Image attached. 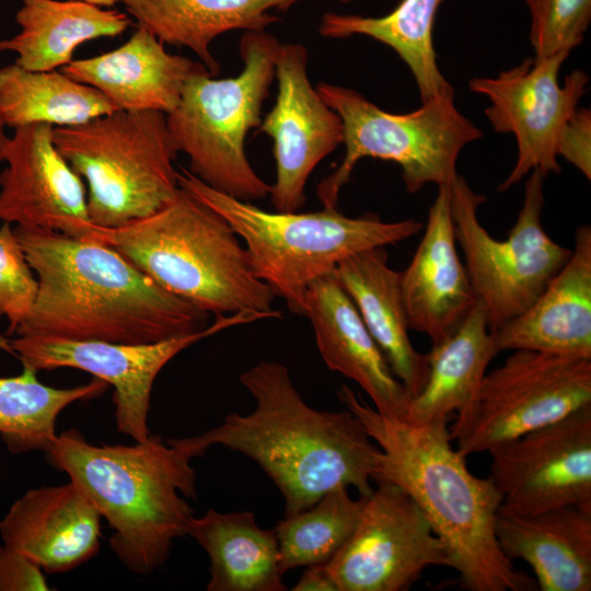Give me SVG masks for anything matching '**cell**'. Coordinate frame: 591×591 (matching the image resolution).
Listing matches in <instances>:
<instances>
[{
    "mask_svg": "<svg viewBox=\"0 0 591 591\" xmlns=\"http://www.w3.org/2000/svg\"><path fill=\"white\" fill-rule=\"evenodd\" d=\"M240 381L256 401L251 414L231 413L208 431L166 442L190 459L215 444L252 459L280 490L285 517L338 487L372 493L381 450L352 413L310 407L288 368L276 361H259Z\"/></svg>",
    "mask_w": 591,
    "mask_h": 591,
    "instance_id": "1",
    "label": "cell"
},
{
    "mask_svg": "<svg viewBox=\"0 0 591 591\" xmlns=\"http://www.w3.org/2000/svg\"><path fill=\"white\" fill-rule=\"evenodd\" d=\"M38 291L25 253L11 223L0 228V316L9 322L7 335L15 334L30 314Z\"/></svg>",
    "mask_w": 591,
    "mask_h": 591,
    "instance_id": "34",
    "label": "cell"
},
{
    "mask_svg": "<svg viewBox=\"0 0 591 591\" xmlns=\"http://www.w3.org/2000/svg\"><path fill=\"white\" fill-rule=\"evenodd\" d=\"M308 57L303 45L280 43L275 59L276 102L257 128L274 141L276 179L269 197L279 212L301 209L311 173L344 141L340 116L310 82Z\"/></svg>",
    "mask_w": 591,
    "mask_h": 591,
    "instance_id": "16",
    "label": "cell"
},
{
    "mask_svg": "<svg viewBox=\"0 0 591 591\" xmlns=\"http://www.w3.org/2000/svg\"><path fill=\"white\" fill-rule=\"evenodd\" d=\"M37 371L23 366L15 376H0V438L13 454L46 451L56 434L60 413L77 401L102 395L108 384L94 378L86 384L56 389L38 381Z\"/></svg>",
    "mask_w": 591,
    "mask_h": 591,
    "instance_id": "31",
    "label": "cell"
},
{
    "mask_svg": "<svg viewBox=\"0 0 591 591\" xmlns=\"http://www.w3.org/2000/svg\"><path fill=\"white\" fill-rule=\"evenodd\" d=\"M557 154L591 179V112L577 108L565 125L557 147Z\"/></svg>",
    "mask_w": 591,
    "mask_h": 591,
    "instance_id": "35",
    "label": "cell"
},
{
    "mask_svg": "<svg viewBox=\"0 0 591 591\" xmlns=\"http://www.w3.org/2000/svg\"><path fill=\"white\" fill-rule=\"evenodd\" d=\"M304 316L311 322L327 368L355 381L381 415L403 420L410 395L333 273L308 288Z\"/></svg>",
    "mask_w": 591,
    "mask_h": 591,
    "instance_id": "20",
    "label": "cell"
},
{
    "mask_svg": "<svg viewBox=\"0 0 591 591\" xmlns=\"http://www.w3.org/2000/svg\"><path fill=\"white\" fill-rule=\"evenodd\" d=\"M399 287L409 331L436 345L463 324L477 302L456 250L449 185L438 186L422 237Z\"/></svg>",
    "mask_w": 591,
    "mask_h": 591,
    "instance_id": "18",
    "label": "cell"
},
{
    "mask_svg": "<svg viewBox=\"0 0 591 591\" xmlns=\"http://www.w3.org/2000/svg\"><path fill=\"white\" fill-rule=\"evenodd\" d=\"M498 352L485 310L477 301L457 331L425 355L428 378L420 392L410 397L403 420L425 426L462 413Z\"/></svg>",
    "mask_w": 591,
    "mask_h": 591,
    "instance_id": "27",
    "label": "cell"
},
{
    "mask_svg": "<svg viewBox=\"0 0 591 591\" xmlns=\"http://www.w3.org/2000/svg\"><path fill=\"white\" fill-rule=\"evenodd\" d=\"M444 1L402 0L393 11L378 18L327 12L318 32L331 38L363 35L392 48L414 76L422 103L454 91L438 67L432 42L434 19Z\"/></svg>",
    "mask_w": 591,
    "mask_h": 591,
    "instance_id": "29",
    "label": "cell"
},
{
    "mask_svg": "<svg viewBox=\"0 0 591 591\" xmlns=\"http://www.w3.org/2000/svg\"><path fill=\"white\" fill-rule=\"evenodd\" d=\"M208 554V591H283L278 543L273 530L260 529L251 511L222 513L209 509L193 517L187 530Z\"/></svg>",
    "mask_w": 591,
    "mask_h": 591,
    "instance_id": "28",
    "label": "cell"
},
{
    "mask_svg": "<svg viewBox=\"0 0 591 591\" xmlns=\"http://www.w3.org/2000/svg\"><path fill=\"white\" fill-rule=\"evenodd\" d=\"M362 503V496L355 500L347 487H338L279 521L274 531L281 572L328 563L355 530Z\"/></svg>",
    "mask_w": 591,
    "mask_h": 591,
    "instance_id": "32",
    "label": "cell"
},
{
    "mask_svg": "<svg viewBox=\"0 0 591 591\" xmlns=\"http://www.w3.org/2000/svg\"><path fill=\"white\" fill-rule=\"evenodd\" d=\"M60 69L102 92L118 109L165 115L176 107L189 79L209 72L202 62L167 53L163 43L139 26L119 47L73 59Z\"/></svg>",
    "mask_w": 591,
    "mask_h": 591,
    "instance_id": "22",
    "label": "cell"
},
{
    "mask_svg": "<svg viewBox=\"0 0 591 591\" xmlns=\"http://www.w3.org/2000/svg\"><path fill=\"white\" fill-rule=\"evenodd\" d=\"M36 274L34 305L15 334L144 344L206 328L208 313L174 296L114 248L38 228H13Z\"/></svg>",
    "mask_w": 591,
    "mask_h": 591,
    "instance_id": "2",
    "label": "cell"
},
{
    "mask_svg": "<svg viewBox=\"0 0 591 591\" xmlns=\"http://www.w3.org/2000/svg\"><path fill=\"white\" fill-rule=\"evenodd\" d=\"M349 538L326 563L337 591H403L430 566L450 567L441 540L398 486L376 482Z\"/></svg>",
    "mask_w": 591,
    "mask_h": 591,
    "instance_id": "13",
    "label": "cell"
},
{
    "mask_svg": "<svg viewBox=\"0 0 591 591\" xmlns=\"http://www.w3.org/2000/svg\"><path fill=\"white\" fill-rule=\"evenodd\" d=\"M54 126L14 129L0 174V220L83 239L92 223L83 179L54 143Z\"/></svg>",
    "mask_w": 591,
    "mask_h": 591,
    "instance_id": "17",
    "label": "cell"
},
{
    "mask_svg": "<svg viewBox=\"0 0 591 591\" xmlns=\"http://www.w3.org/2000/svg\"><path fill=\"white\" fill-rule=\"evenodd\" d=\"M50 590L44 570L25 555L0 544V591Z\"/></svg>",
    "mask_w": 591,
    "mask_h": 591,
    "instance_id": "36",
    "label": "cell"
},
{
    "mask_svg": "<svg viewBox=\"0 0 591 591\" xmlns=\"http://www.w3.org/2000/svg\"><path fill=\"white\" fill-rule=\"evenodd\" d=\"M267 318L256 312L217 315L202 331L166 340L120 344L70 340L45 336L0 337V348L36 371L73 368L91 373L114 387L115 421L119 432L142 441L149 437L148 415L153 383L178 352L237 324Z\"/></svg>",
    "mask_w": 591,
    "mask_h": 591,
    "instance_id": "12",
    "label": "cell"
},
{
    "mask_svg": "<svg viewBox=\"0 0 591 591\" xmlns=\"http://www.w3.org/2000/svg\"><path fill=\"white\" fill-rule=\"evenodd\" d=\"M531 14L530 42L535 58L579 46L591 21V0H524Z\"/></svg>",
    "mask_w": 591,
    "mask_h": 591,
    "instance_id": "33",
    "label": "cell"
},
{
    "mask_svg": "<svg viewBox=\"0 0 591 591\" xmlns=\"http://www.w3.org/2000/svg\"><path fill=\"white\" fill-rule=\"evenodd\" d=\"M279 46L266 31L244 32L239 44L241 72L224 79L209 72L193 77L176 107L165 115L178 152L189 160L188 171L208 186L244 201L264 199L270 193V185L246 157L245 139L262 123Z\"/></svg>",
    "mask_w": 591,
    "mask_h": 591,
    "instance_id": "7",
    "label": "cell"
},
{
    "mask_svg": "<svg viewBox=\"0 0 591 591\" xmlns=\"http://www.w3.org/2000/svg\"><path fill=\"white\" fill-rule=\"evenodd\" d=\"M5 124L0 116V163L4 161V153L10 140L5 134Z\"/></svg>",
    "mask_w": 591,
    "mask_h": 591,
    "instance_id": "38",
    "label": "cell"
},
{
    "mask_svg": "<svg viewBox=\"0 0 591 591\" xmlns=\"http://www.w3.org/2000/svg\"><path fill=\"white\" fill-rule=\"evenodd\" d=\"M570 53L530 57L495 78L470 80L472 92L490 101L485 114L497 132L513 134L518 155L498 192L508 190L537 169L546 177L561 171L557 161L560 134L587 93L589 76L573 70L558 83V73Z\"/></svg>",
    "mask_w": 591,
    "mask_h": 591,
    "instance_id": "14",
    "label": "cell"
},
{
    "mask_svg": "<svg viewBox=\"0 0 591 591\" xmlns=\"http://www.w3.org/2000/svg\"><path fill=\"white\" fill-rule=\"evenodd\" d=\"M302 0H124L137 26L161 43L193 50L212 76L220 70L212 40L234 30L265 31Z\"/></svg>",
    "mask_w": 591,
    "mask_h": 591,
    "instance_id": "25",
    "label": "cell"
},
{
    "mask_svg": "<svg viewBox=\"0 0 591 591\" xmlns=\"http://www.w3.org/2000/svg\"><path fill=\"white\" fill-rule=\"evenodd\" d=\"M333 275L352 300L395 376L410 397L417 395L426 384L429 368L426 356L410 341L399 271L390 267L385 248L352 254L336 266Z\"/></svg>",
    "mask_w": 591,
    "mask_h": 591,
    "instance_id": "24",
    "label": "cell"
},
{
    "mask_svg": "<svg viewBox=\"0 0 591 591\" xmlns=\"http://www.w3.org/2000/svg\"><path fill=\"white\" fill-rule=\"evenodd\" d=\"M339 1H341L343 3H348V2H350L352 0H339Z\"/></svg>",
    "mask_w": 591,
    "mask_h": 591,
    "instance_id": "40",
    "label": "cell"
},
{
    "mask_svg": "<svg viewBox=\"0 0 591 591\" xmlns=\"http://www.w3.org/2000/svg\"><path fill=\"white\" fill-rule=\"evenodd\" d=\"M498 544L533 569L542 591L591 590V509L564 506L533 514L500 510Z\"/></svg>",
    "mask_w": 591,
    "mask_h": 591,
    "instance_id": "23",
    "label": "cell"
},
{
    "mask_svg": "<svg viewBox=\"0 0 591 591\" xmlns=\"http://www.w3.org/2000/svg\"><path fill=\"white\" fill-rule=\"evenodd\" d=\"M500 510L591 509V404L487 451Z\"/></svg>",
    "mask_w": 591,
    "mask_h": 591,
    "instance_id": "15",
    "label": "cell"
},
{
    "mask_svg": "<svg viewBox=\"0 0 591 591\" xmlns=\"http://www.w3.org/2000/svg\"><path fill=\"white\" fill-rule=\"evenodd\" d=\"M293 591H337L329 576L326 565H312L306 567L299 581L293 586Z\"/></svg>",
    "mask_w": 591,
    "mask_h": 591,
    "instance_id": "37",
    "label": "cell"
},
{
    "mask_svg": "<svg viewBox=\"0 0 591 591\" xmlns=\"http://www.w3.org/2000/svg\"><path fill=\"white\" fill-rule=\"evenodd\" d=\"M81 240L114 248L160 287L206 313L281 315L234 230L181 187L155 212L115 228L91 223Z\"/></svg>",
    "mask_w": 591,
    "mask_h": 591,
    "instance_id": "5",
    "label": "cell"
},
{
    "mask_svg": "<svg viewBox=\"0 0 591 591\" xmlns=\"http://www.w3.org/2000/svg\"><path fill=\"white\" fill-rule=\"evenodd\" d=\"M84 1L86 3L101 7V8H109L115 5L117 2H124V0H80Z\"/></svg>",
    "mask_w": 591,
    "mask_h": 591,
    "instance_id": "39",
    "label": "cell"
},
{
    "mask_svg": "<svg viewBox=\"0 0 591 591\" xmlns=\"http://www.w3.org/2000/svg\"><path fill=\"white\" fill-rule=\"evenodd\" d=\"M177 182L243 239L256 276L298 315H304L310 285L332 274L343 259L364 250L397 244L424 228L415 219L385 222L375 213L347 217L337 208L266 211L208 186L184 167L177 171Z\"/></svg>",
    "mask_w": 591,
    "mask_h": 591,
    "instance_id": "6",
    "label": "cell"
},
{
    "mask_svg": "<svg viewBox=\"0 0 591 591\" xmlns=\"http://www.w3.org/2000/svg\"><path fill=\"white\" fill-rule=\"evenodd\" d=\"M101 514L72 483L28 489L0 521L2 544L45 572L70 571L94 557L101 545Z\"/></svg>",
    "mask_w": 591,
    "mask_h": 591,
    "instance_id": "19",
    "label": "cell"
},
{
    "mask_svg": "<svg viewBox=\"0 0 591 591\" xmlns=\"http://www.w3.org/2000/svg\"><path fill=\"white\" fill-rule=\"evenodd\" d=\"M15 21L20 31L0 39V53L15 54L14 63L32 71L62 68L81 44L131 26L128 14L80 0H22Z\"/></svg>",
    "mask_w": 591,
    "mask_h": 591,
    "instance_id": "26",
    "label": "cell"
},
{
    "mask_svg": "<svg viewBox=\"0 0 591 591\" xmlns=\"http://www.w3.org/2000/svg\"><path fill=\"white\" fill-rule=\"evenodd\" d=\"M54 143L86 182L93 224L115 228L165 206L179 189L176 144L166 116L117 109L76 126L54 127Z\"/></svg>",
    "mask_w": 591,
    "mask_h": 591,
    "instance_id": "8",
    "label": "cell"
},
{
    "mask_svg": "<svg viewBox=\"0 0 591 591\" xmlns=\"http://www.w3.org/2000/svg\"><path fill=\"white\" fill-rule=\"evenodd\" d=\"M316 91L344 125V159L316 187L326 209L337 208L341 188L362 158L396 163L406 190L414 194L427 184L449 185L457 174L462 149L483 137L456 108L454 91L436 95L406 114L387 113L350 88L320 82Z\"/></svg>",
    "mask_w": 591,
    "mask_h": 591,
    "instance_id": "9",
    "label": "cell"
},
{
    "mask_svg": "<svg viewBox=\"0 0 591 591\" xmlns=\"http://www.w3.org/2000/svg\"><path fill=\"white\" fill-rule=\"evenodd\" d=\"M591 404V359L513 350L486 372L450 431L465 457L553 424Z\"/></svg>",
    "mask_w": 591,
    "mask_h": 591,
    "instance_id": "11",
    "label": "cell"
},
{
    "mask_svg": "<svg viewBox=\"0 0 591 591\" xmlns=\"http://www.w3.org/2000/svg\"><path fill=\"white\" fill-rule=\"evenodd\" d=\"M544 178L540 170L531 171L518 218L502 241L491 236L478 219L486 197L460 174L449 184L455 240L490 332L522 314L571 254L543 228Z\"/></svg>",
    "mask_w": 591,
    "mask_h": 591,
    "instance_id": "10",
    "label": "cell"
},
{
    "mask_svg": "<svg viewBox=\"0 0 591 591\" xmlns=\"http://www.w3.org/2000/svg\"><path fill=\"white\" fill-rule=\"evenodd\" d=\"M338 397L380 448L374 480L403 489L444 545L450 568L470 591H530L535 581L502 553L495 531L501 496L473 475L452 447L448 420L414 426L381 415L349 386Z\"/></svg>",
    "mask_w": 591,
    "mask_h": 591,
    "instance_id": "3",
    "label": "cell"
},
{
    "mask_svg": "<svg viewBox=\"0 0 591 591\" xmlns=\"http://www.w3.org/2000/svg\"><path fill=\"white\" fill-rule=\"evenodd\" d=\"M45 453L107 521L111 548L128 570L147 575L162 567L174 541L187 535L194 513L182 496L196 498L195 470L190 457L159 436L95 445L70 429Z\"/></svg>",
    "mask_w": 591,
    "mask_h": 591,
    "instance_id": "4",
    "label": "cell"
},
{
    "mask_svg": "<svg viewBox=\"0 0 591 591\" xmlns=\"http://www.w3.org/2000/svg\"><path fill=\"white\" fill-rule=\"evenodd\" d=\"M117 109L102 92L61 71L0 68V116L7 127L76 126Z\"/></svg>",
    "mask_w": 591,
    "mask_h": 591,
    "instance_id": "30",
    "label": "cell"
},
{
    "mask_svg": "<svg viewBox=\"0 0 591 591\" xmlns=\"http://www.w3.org/2000/svg\"><path fill=\"white\" fill-rule=\"evenodd\" d=\"M503 350L591 359V227L576 230L571 254L534 302L491 332Z\"/></svg>",
    "mask_w": 591,
    "mask_h": 591,
    "instance_id": "21",
    "label": "cell"
}]
</instances>
